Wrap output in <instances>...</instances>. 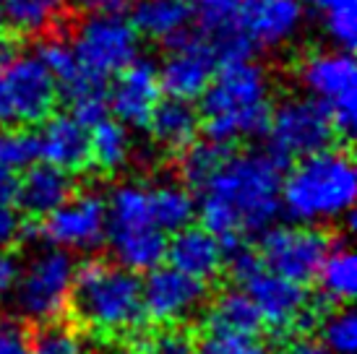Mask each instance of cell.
<instances>
[{"label": "cell", "mask_w": 357, "mask_h": 354, "mask_svg": "<svg viewBox=\"0 0 357 354\" xmlns=\"http://www.w3.org/2000/svg\"><path fill=\"white\" fill-rule=\"evenodd\" d=\"M282 164L268 151H227L199 187L196 214L225 247L261 235L282 214Z\"/></svg>", "instance_id": "cell-1"}, {"label": "cell", "mask_w": 357, "mask_h": 354, "mask_svg": "<svg viewBox=\"0 0 357 354\" xmlns=\"http://www.w3.org/2000/svg\"><path fill=\"white\" fill-rule=\"evenodd\" d=\"M201 130L211 144L235 146L264 136L271 115V76L250 58L222 60L201 94Z\"/></svg>", "instance_id": "cell-2"}, {"label": "cell", "mask_w": 357, "mask_h": 354, "mask_svg": "<svg viewBox=\"0 0 357 354\" xmlns=\"http://www.w3.org/2000/svg\"><path fill=\"white\" fill-rule=\"evenodd\" d=\"M282 177L279 203L298 224H337L352 214L357 196V167L347 148L326 146L292 162Z\"/></svg>", "instance_id": "cell-3"}, {"label": "cell", "mask_w": 357, "mask_h": 354, "mask_svg": "<svg viewBox=\"0 0 357 354\" xmlns=\"http://www.w3.org/2000/svg\"><path fill=\"white\" fill-rule=\"evenodd\" d=\"M68 307L84 331L109 339L136 334L146 321L139 274L109 261L76 266Z\"/></svg>", "instance_id": "cell-4"}, {"label": "cell", "mask_w": 357, "mask_h": 354, "mask_svg": "<svg viewBox=\"0 0 357 354\" xmlns=\"http://www.w3.org/2000/svg\"><path fill=\"white\" fill-rule=\"evenodd\" d=\"M105 206H107L105 243L115 263L126 266L136 274H146L165 261L169 235L151 214L149 185L136 180L120 183L105 198Z\"/></svg>", "instance_id": "cell-5"}, {"label": "cell", "mask_w": 357, "mask_h": 354, "mask_svg": "<svg viewBox=\"0 0 357 354\" xmlns=\"http://www.w3.org/2000/svg\"><path fill=\"white\" fill-rule=\"evenodd\" d=\"M73 279H76L73 253L55 245L47 250H37L24 263V268H19L16 282L10 286L16 313L31 323L60 318L68 310Z\"/></svg>", "instance_id": "cell-6"}, {"label": "cell", "mask_w": 357, "mask_h": 354, "mask_svg": "<svg viewBox=\"0 0 357 354\" xmlns=\"http://www.w3.org/2000/svg\"><path fill=\"white\" fill-rule=\"evenodd\" d=\"M141 34L120 10H91L70 37L79 68L94 79H115L139 58Z\"/></svg>", "instance_id": "cell-7"}, {"label": "cell", "mask_w": 357, "mask_h": 354, "mask_svg": "<svg viewBox=\"0 0 357 354\" xmlns=\"http://www.w3.org/2000/svg\"><path fill=\"white\" fill-rule=\"evenodd\" d=\"M298 79L307 97L324 105L337 133L352 136L357 125V63L349 49H316L300 60Z\"/></svg>", "instance_id": "cell-8"}, {"label": "cell", "mask_w": 357, "mask_h": 354, "mask_svg": "<svg viewBox=\"0 0 357 354\" xmlns=\"http://www.w3.org/2000/svg\"><path fill=\"white\" fill-rule=\"evenodd\" d=\"M60 86L34 52H16L0 66V128L37 125L52 115Z\"/></svg>", "instance_id": "cell-9"}, {"label": "cell", "mask_w": 357, "mask_h": 354, "mask_svg": "<svg viewBox=\"0 0 357 354\" xmlns=\"http://www.w3.org/2000/svg\"><path fill=\"white\" fill-rule=\"evenodd\" d=\"M264 136L268 141V154L279 164L298 162L334 144L337 128L324 105L313 97H287L271 109Z\"/></svg>", "instance_id": "cell-10"}, {"label": "cell", "mask_w": 357, "mask_h": 354, "mask_svg": "<svg viewBox=\"0 0 357 354\" xmlns=\"http://www.w3.org/2000/svg\"><path fill=\"white\" fill-rule=\"evenodd\" d=\"M258 258L268 271L305 286L313 282L328 250V237L313 224H282L261 232Z\"/></svg>", "instance_id": "cell-11"}, {"label": "cell", "mask_w": 357, "mask_h": 354, "mask_svg": "<svg viewBox=\"0 0 357 354\" xmlns=\"http://www.w3.org/2000/svg\"><path fill=\"white\" fill-rule=\"evenodd\" d=\"M206 300V282L183 274L172 266H154L141 282L144 315L159 325H180L196 318Z\"/></svg>", "instance_id": "cell-12"}, {"label": "cell", "mask_w": 357, "mask_h": 354, "mask_svg": "<svg viewBox=\"0 0 357 354\" xmlns=\"http://www.w3.org/2000/svg\"><path fill=\"white\" fill-rule=\"evenodd\" d=\"M238 284L256 305L261 325H266L277 334H287L292 328H298L310 315V297L305 286L268 271L261 261Z\"/></svg>", "instance_id": "cell-13"}, {"label": "cell", "mask_w": 357, "mask_h": 354, "mask_svg": "<svg viewBox=\"0 0 357 354\" xmlns=\"http://www.w3.org/2000/svg\"><path fill=\"white\" fill-rule=\"evenodd\" d=\"M107 206L94 190L70 193L52 214L45 217V240L68 253H91L105 243Z\"/></svg>", "instance_id": "cell-14"}, {"label": "cell", "mask_w": 357, "mask_h": 354, "mask_svg": "<svg viewBox=\"0 0 357 354\" xmlns=\"http://www.w3.org/2000/svg\"><path fill=\"white\" fill-rule=\"evenodd\" d=\"M217 68L219 55L214 45L204 34H185L180 40L169 42L165 58L159 60V86L169 97L193 102L204 94Z\"/></svg>", "instance_id": "cell-15"}, {"label": "cell", "mask_w": 357, "mask_h": 354, "mask_svg": "<svg viewBox=\"0 0 357 354\" xmlns=\"http://www.w3.org/2000/svg\"><path fill=\"white\" fill-rule=\"evenodd\" d=\"M238 26L253 49H277L305 26L303 0H238Z\"/></svg>", "instance_id": "cell-16"}, {"label": "cell", "mask_w": 357, "mask_h": 354, "mask_svg": "<svg viewBox=\"0 0 357 354\" xmlns=\"http://www.w3.org/2000/svg\"><path fill=\"white\" fill-rule=\"evenodd\" d=\"M159 99L162 86L157 66L146 58H136L115 76V84L107 91V107L126 128H146Z\"/></svg>", "instance_id": "cell-17"}, {"label": "cell", "mask_w": 357, "mask_h": 354, "mask_svg": "<svg viewBox=\"0 0 357 354\" xmlns=\"http://www.w3.org/2000/svg\"><path fill=\"white\" fill-rule=\"evenodd\" d=\"M37 159L66 172H79L89 164V125L73 115H47L40 123Z\"/></svg>", "instance_id": "cell-18"}, {"label": "cell", "mask_w": 357, "mask_h": 354, "mask_svg": "<svg viewBox=\"0 0 357 354\" xmlns=\"http://www.w3.org/2000/svg\"><path fill=\"white\" fill-rule=\"evenodd\" d=\"M165 258L172 268H178L183 274L201 282H211L225 268V245L206 226L188 224L167 237Z\"/></svg>", "instance_id": "cell-19"}, {"label": "cell", "mask_w": 357, "mask_h": 354, "mask_svg": "<svg viewBox=\"0 0 357 354\" xmlns=\"http://www.w3.org/2000/svg\"><path fill=\"white\" fill-rule=\"evenodd\" d=\"M185 3L193 21L199 24L201 34L214 45L219 60L248 58L253 52L238 26V0H185Z\"/></svg>", "instance_id": "cell-20"}, {"label": "cell", "mask_w": 357, "mask_h": 354, "mask_svg": "<svg viewBox=\"0 0 357 354\" xmlns=\"http://www.w3.org/2000/svg\"><path fill=\"white\" fill-rule=\"evenodd\" d=\"M73 193V177L60 167L47 162L29 164L24 175L16 177V206L31 219H45L55 208L70 198Z\"/></svg>", "instance_id": "cell-21"}, {"label": "cell", "mask_w": 357, "mask_h": 354, "mask_svg": "<svg viewBox=\"0 0 357 354\" xmlns=\"http://www.w3.org/2000/svg\"><path fill=\"white\" fill-rule=\"evenodd\" d=\"M146 128L151 130L154 144L165 151H183L190 144H196L201 133V115L188 99H159Z\"/></svg>", "instance_id": "cell-22"}, {"label": "cell", "mask_w": 357, "mask_h": 354, "mask_svg": "<svg viewBox=\"0 0 357 354\" xmlns=\"http://www.w3.org/2000/svg\"><path fill=\"white\" fill-rule=\"evenodd\" d=\"M130 21L139 34L169 45L190 34L193 16L185 0H136Z\"/></svg>", "instance_id": "cell-23"}, {"label": "cell", "mask_w": 357, "mask_h": 354, "mask_svg": "<svg viewBox=\"0 0 357 354\" xmlns=\"http://www.w3.org/2000/svg\"><path fill=\"white\" fill-rule=\"evenodd\" d=\"M313 282L318 284L321 300L331 305H347L357 295V258L347 240L328 245Z\"/></svg>", "instance_id": "cell-24"}, {"label": "cell", "mask_w": 357, "mask_h": 354, "mask_svg": "<svg viewBox=\"0 0 357 354\" xmlns=\"http://www.w3.org/2000/svg\"><path fill=\"white\" fill-rule=\"evenodd\" d=\"M206 331L219 334H238V336H258L261 331V318L250 297L235 286L225 289L222 295L211 302L206 313Z\"/></svg>", "instance_id": "cell-25"}, {"label": "cell", "mask_w": 357, "mask_h": 354, "mask_svg": "<svg viewBox=\"0 0 357 354\" xmlns=\"http://www.w3.org/2000/svg\"><path fill=\"white\" fill-rule=\"evenodd\" d=\"M149 201H151V214H154L157 224L167 235L193 224V217H196V196L190 193V187L185 183L162 180L157 185H149Z\"/></svg>", "instance_id": "cell-26"}, {"label": "cell", "mask_w": 357, "mask_h": 354, "mask_svg": "<svg viewBox=\"0 0 357 354\" xmlns=\"http://www.w3.org/2000/svg\"><path fill=\"white\" fill-rule=\"evenodd\" d=\"M133 141L128 128L115 118H102L89 128V162L105 172H118L128 164Z\"/></svg>", "instance_id": "cell-27"}, {"label": "cell", "mask_w": 357, "mask_h": 354, "mask_svg": "<svg viewBox=\"0 0 357 354\" xmlns=\"http://www.w3.org/2000/svg\"><path fill=\"white\" fill-rule=\"evenodd\" d=\"M305 10L321 19V29L339 49L357 45V0H303Z\"/></svg>", "instance_id": "cell-28"}, {"label": "cell", "mask_w": 357, "mask_h": 354, "mask_svg": "<svg viewBox=\"0 0 357 354\" xmlns=\"http://www.w3.org/2000/svg\"><path fill=\"white\" fill-rule=\"evenodd\" d=\"M73 0H6V19L24 34H45L58 24Z\"/></svg>", "instance_id": "cell-29"}, {"label": "cell", "mask_w": 357, "mask_h": 354, "mask_svg": "<svg viewBox=\"0 0 357 354\" xmlns=\"http://www.w3.org/2000/svg\"><path fill=\"white\" fill-rule=\"evenodd\" d=\"M107 81H100L79 70L76 79H70L68 84H63V94L70 105V115L79 118L84 125H94L97 120L107 118Z\"/></svg>", "instance_id": "cell-30"}, {"label": "cell", "mask_w": 357, "mask_h": 354, "mask_svg": "<svg viewBox=\"0 0 357 354\" xmlns=\"http://www.w3.org/2000/svg\"><path fill=\"white\" fill-rule=\"evenodd\" d=\"M29 339L31 354H91L86 334L60 318L37 323V331L29 334Z\"/></svg>", "instance_id": "cell-31"}, {"label": "cell", "mask_w": 357, "mask_h": 354, "mask_svg": "<svg viewBox=\"0 0 357 354\" xmlns=\"http://www.w3.org/2000/svg\"><path fill=\"white\" fill-rule=\"evenodd\" d=\"M318 341H324L337 354H355L357 349V315L347 305H334V310L321 321Z\"/></svg>", "instance_id": "cell-32"}, {"label": "cell", "mask_w": 357, "mask_h": 354, "mask_svg": "<svg viewBox=\"0 0 357 354\" xmlns=\"http://www.w3.org/2000/svg\"><path fill=\"white\" fill-rule=\"evenodd\" d=\"M229 148L219 146V144H190L188 148H183V159H180V175L183 183L188 187H201L206 183L211 172L219 167V162L225 159Z\"/></svg>", "instance_id": "cell-33"}, {"label": "cell", "mask_w": 357, "mask_h": 354, "mask_svg": "<svg viewBox=\"0 0 357 354\" xmlns=\"http://www.w3.org/2000/svg\"><path fill=\"white\" fill-rule=\"evenodd\" d=\"M37 162V136L29 130L0 128V167L8 172H24Z\"/></svg>", "instance_id": "cell-34"}, {"label": "cell", "mask_w": 357, "mask_h": 354, "mask_svg": "<svg viewBox=\"0 0 357 354\" xmlns=\"http://www.w3.org/2000/svg\"><path fill=\"white\" fill-rule=\"evenodd\" d=\"M34 55H37V58L45 63V68L55 76L58 86H63V84H68L70 79L79 76L81 68H79V60H76V52H73V45H70V40L60 37V34L45 37Z\"/></svg>", "instance_id": "cell-35"}, {"label": "cell", "mask_w": 357, "mask_h": 354, "mask_svg": "<svg viewBox=\"0 0 357 354\" xmlns=\"http://www.w3.org/2000/svg\"><path fill=\"white\" fill-rule=\"evenodd\" d=\"M21 232H24V224L16 206V172L0 167V247L13 245Z\"/></svg>", "instance_id": "cell-36"}, {"label": "cell", "mask_w": 357, "mask_h": 354, "mask_svg": "<svg viewBox=\"0 0 357 354\" xmlns=\"http://www.w3.org/2000/svg\"><path fill=\"white\" fill-rule=\"evenodd\" d=\"M139 354H201V346L185 328L165 325L157 334L141 339Z\"/></svg>", "instance_id": "cell-37"}, {"label": "cell", "mask_w": 357, "mask_h": 354, "mask_svg": "<svg viewBox=\"0 0 357 354\" xmlns=\"http://www.w3.org/2000/svg\"><path fill=\"white\" fill-rule=\"evenodd\" d=\"M201 354H271L258 336H238L206 331L201 341Z\"/></svg>", "instance_id": "cell-38"}, {"label": "cell", "mask_w": 357, "mask_h": 354, "mask_svg": "<svg viewBox=\"0 0 357 354\" xmlns=\"http://www.w3.org/2000/svg\"><path fill=\"white\" fill-rule=\"evenodd\" d=\"M0 354H31L29 331L19 321H0Z\"/></svg>", "instance_id": "cell-39"}, {"label": "cell", "mask_w": 357, "mask_h": 354, "mask_svg": "<svg viewBox=\"0 0 357 354\" xmlns=\"http://www.w3.org/2000/svg\"><path fill=\"white\" fill-rule=\"evenodd\" d=\"M16 274H19L16 258L10 256L6 247H0V297L10 295V286L16 282Z\"/></svg>", "instance_id": "cell-40"}, {"label": "cell", "mask_w": 357, "mask_h": 354, "mask_svg": "<svg viewBox=\"0 0 357 354\" xmlns=\"http://www.w3.org/2000/svg\"><path fill=\"white\" fill-rule=\"evenodd\" d=\"M282 354H337L334 349H328L324 341H318V339H295V341H289L284 346V352Z\"/></svg>", "instance_id": "cell-41"}, {"label": "cell", "mask_w": 357, "mask_h": 354, "mask_svg": "<svg viewBox=\"0 0 357 354\" xmlns=\"http://www.w3.org/2000/svg\"><path fill=\"white\" fill-rule=\"evenodd\" d=\"M16 52H19V47H16L13 42L6 40V37H0V66H3V63H8Z\"/></svg>", "instance_id": "cell-42"}, {"label": "cell", "mask_w": 357, "mask_h": 354, "mask_svg": "<svg viewBox=\"0 0 357 354\" xmlns=\"http://www.w3.org/2000/svg\"><path fill=\"white\" fill-rule=\"evenodd\" d=\"M91 10H118L123 0H84Z\"/></svg>", "instance_id": "cell-43"}, {"label": "cell", "mask_w": 357, "mask_h": 354, "mask_svg": "<svg viewBox=\"0 0 357 354\" xmlns=\"http://www.w3.org/2000/svg\"><path fill=\"white\" fill-rule=\"evenodd\" d=\"M6 24H8V19H6V0H0V31L6 29Z\"/></svg>", "instance_id": "cell-44"}]
</instances>
